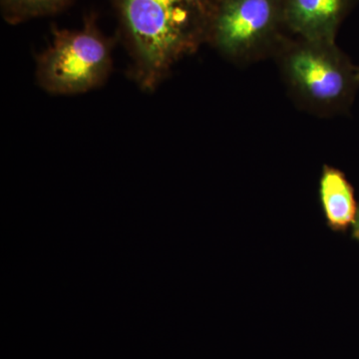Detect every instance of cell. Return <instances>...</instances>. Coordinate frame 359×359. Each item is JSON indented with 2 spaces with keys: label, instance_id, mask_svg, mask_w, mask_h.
Instances as JSON below:
<instances>
[{
  "label": "cell",
  "instance_id": "obj_1",
  "mask_svg": "<svg viewBox=\"0 0 359 359\" xmlns=\"http://www.w3.org/2000/svg\"><path fill=\"white\" fill-rule=\"evenodd\" d=\"M132 79L154 91L177 62L208 43L219 0H110Z\"/></svg>",
  "mask_w": 359,
  "mask_h": 359
},
{
  "label": "cell",
  "instance_id": "obj_2",
  "mask_svg": "<svg viewBox=\"0 0 359 359\" xmlns=\"http://www.w3.org/2000/svg\"><path fill=\"white\" fill-rule=\"evenodd\" d=\"M273 58L299 109L325 118L351 110L359 90V66L335 42L290 36Z\"/></svg>",
  "mask_w": 359,
  "mask_h": 359
},
{
  "label": "cell",
  "instance_id": "obj_3",
  "mask_svg": "<svg viewBox=\"0 0 359 359\" xmlns=\"http://www.w3.org/2000/svg\"><path fill=\"white\" fill-rule=\"evenodd\" d=\"M51 44L36 57L37 84L53 95L86 93L106 83L112 72L113 40L99 30L94 15L77 30L52 27Z\"/></svg>",
  "mask_w": 359,
  "mask_h": 359
},
{
  "label": "cell",
  "instance_id": "obj_4",
  "mask_svg": "<svg viewBox=\"0 0 359 359\" xmlns=\"http://www.w3.org/2000/svg\"><path fill=\"white\" fill-rule=\"evenodd\" d=\"M290 35L280 0H219L209 43L238 65L275 57Z\"/></svg>",
  "mask_w": 359,
  "mask_h": 359
},
{
  "label": "cell",
  "instance_id": "obj_5",
  "mask_svg": "<svg viewBox=\"0 0 359 359\" xmlns=\"http://www.w3.org/2000/svg\"><path fill=\"white\" fill-rule=\"evenodd\" d=\"M358 0H280L290 36L335 42L340 25Z\"/></svg>",
  "mask_w": 359,
  "mask_h": 359
},
{
  "label": "cell",
  "instance_id": "obj_6",
  "mask_svg": "<svg viewBox=\"0 0 359 359\" xmlns=\"http://www.w3.org/2000/svg\"><path fill=\"white\" fill-rule=\"evenodd\" d=\"M318 195L325 222L330 230L346 231L353 226L358 205L353 187L337 168L325 165L321 171Z\"/></svg>",
  "mask_w": 359,
  "mask_h": 359
},
{
  "label": "cell",
  "instance_id": "obj_7",
  "mask_svg": "<svg viewBox=\"0 0 359 359\" xmlns=\"http://www.w3.org/2000/svg\"><path fill=\"white\" fill-rule=\"evenodd\" d=\"M75 0H0L4 20L9 25H20L33 18L62 13Z\"/></svg>",
  "mask_w": 359,
  "mask_h": 359
},
{
  "label": "cell",
  "instance_id": "obj_8",
  "mask_svg": "<svg viewBox=\"0 0 359 359\" xmlns=\"http://www.w3.org/2000/svg\"><path fill=\"white\" fill-rule=\"evenodd\" d=\"M351 231H353V237L355 240L359 241V204L358 215H356L355 221H354L353 226H351Z\"/></svg>",
  "mask_w": 359,
  "mask_h": 359
}]
</instances>
